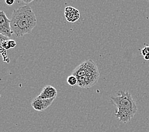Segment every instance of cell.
<instances>
[{"instance_id": "cell-9", "label": "cell", "mask_w": 149, "mask_h": 132, "mask_svg": "<svg viewBox=\"0 0 149 132\" xmlns=\"http://www.w3.org/2000/svg\"><path fill=\"white\" fill-rule=\"evenodd\" d=\"M9 39L10 38H6V37L3 36L0 34V55L2 56L3 61H4V62H6L7 63H9L10 62V60L8 58L7 52H6V50L2 47V44L5 41H8Z\"/></svg>"}, {"instance_id": "cell-3", "label": "cell", "mask_w": 149, "mask_h": 132, "mask_svg": "<svg viewBox=\"0 0 149 132\" xmlns=\"http://www.w3.org/2000/svg\"><path fill=\"white\" fill-rule=\"evenodd\" d=\"M97 74H100L99 70L96 64L93 60H86L85 62L77 67L72 72V75L77 77Z\"/></svg>"}, {"instance_id": "cell-13", "label": "cell", "mask_w": 149, "mask_h": 132, "mask_svg": "<svg viewBox=\"0 0 149 132\" xmlns=\"http://www.w3.org/2000/svg\"><path fill=\"white\" fill-rule=\"evenodd\" d=\"M8 43H9L10 46V48H15L16 46H17V43L14 40H13V39H10L8 41Z\"/></svg>"}, {"instance_id": "cell-8", "label": "cell", "mask_w": 149, "mask_h": 132, "mask_svg": "<svg viewBox=\"0 0 149 132\" xmlns=\"http://www.w3.org/2000/svg\"><path fill=\"white\" fill-rule=\"evenodd\" d=\"M64 15L66 20L69 22H77L80 18V13L79 10L72 6H68L65 8Z\"/></svg>"}, {"instance_id": "cell-12", "label": "cell", "mask_w": 149, "mask_h": 132, "mask_svg": "<svg viewBox=\"0 0 149 132\" xmlns=\"http://www.w3.org/2000/svg\"><path fill=\"white\" fill-rule=\"evenodd\" d=\"M10 40V39H9ZM5 41L2 44V47L3 48H4L5 50H10V45H9V43H8V41Z\"/></svg>"}, {"instance_id": "cell-11", "label": "cell", "mask_w": 149, "mask_h": 132, "mask_svg": "<svg viewBox=\"0 0 149 132\" xmlns=\"http://www.w3.org/2000/svg\"><path fill=\"white\" fill-rule=\"evenodd\" d=\"M141 52L142 55H143V57L147 55H148L149 54V46H147L144 47V48L141 50Z\"/></svg>"}, {"instance_id": "cell-16", "label": "cell", "mask_w": 149, "mask_h": 132, "mask_svg": "<svg viewBox=\"0 0 149 132\" xmlns=\"http://www.w3.org/2000/svg\"><path fill=\"white\" fill-rule=\"evenodd\" d=\"M143 57H144V59L146 60V61H148L149 60V54H148V55H147L144 56Z\"/></svg>"}, {"instance_id": "cell-4", "label": "cell", "mask_w": 149, "mask_h": 132, "mask_svg": "<svg viewBox=\"0 0 149 132\" xmlns=\"http://www.w3.org/2000/svg\"><path fill=\"white\" fill-rule=\"evenodd\" d=\"M0 34L8 38H10L13 34L10 26V20L3 10H0Z\"/></svg>"}, {"instance_id": "cell-15", "label": "cell", "mask_w": 149, "mask_h": 132, "mask_svg": "<svg viewBox=\"0 0 149 132\" xmlns=\"http://www.w3.org/2000/svg\"><path fill=\"white\" fill-rule=\"evenodd\" d=\"M33 1V0H30V1H21V2H23V3H26V4H27V5H28L29 3H32Z\"/></svg>"}, {"instance_id": "cell-6", "label": "cell", "mask_w": 149, "mask_h": 132, "mask_svg": "<svg viewBox=\"0 0 149 132\" xmlns=\"http://www.w3.org/2000/svg\"><path fill=\"white\" fill-rule=\"evenodd\" d=\"M54 100H55V99L47 100L40 99L36 97V99H35L32 101L31 106L35 111H43L47 109V108L51 106V104H52Z\"/></svg>"}, {"instance_id": "cell-1", "label": "cell", "mask_w": 149, "mask_h": 132, "mask_svg": "<svg viewBox=\"0 0 149 132\" xmlns=\"http://www.w3.org/2000/svg\"><path fill=\"white\" fill-rule=\"evenodd\" d=\"M36 26V15L29 5L20 6L13 10L10 19V26L13 34L17 38L30 34Z\"/></svg>"}, {"instance_id": "cell-7", "label": "cell", "mask_w": 149, "mask_h": 132, "mask_svg": "<svg viewBox=\"0 0 149 132\" xmlns=\"http://www.w3.org/2000/svg\"><path fill=\"white\" fill-rule=\"evenodd\" d=\"M57 95V90L52 86L47 85L43 88L42 92L37 97L40 99H56Z\"/></svg>"}, {"instance_id": "cell-10", "label": "cell", "mask_w": 149, "mask_h": 132, "mask_svg": "<svg viewBox=\"0 0 149 132\" xmlns=\"http://www.w3.org/2000/svg\"><path fill=\"white\" fill-rule=\"evenodd\" d=\"M77 82H78L77 77L76 76H74V75H72H72H70L68 77L67 83L71 86H75L76 84H77Z\"/></svg>"}, {"instance_id": "cell-14", "label": "cell", "mask_w": 149, "mask_h": 132, "mask_svg": "<svg viewBox=\"0 0 149 132\" xmlns=\"http://www.w3.org/2000/svg\"><path fill=\"white\" fill-rule=\"evenodd\" d=\"M5 2L8 6H12L14 4L15 1L14 0H5Z\"/></svg>"}, {"instance_id": "cell-5", "label": "cell", "mask_w": 149, "mask_h": 132, "mask_svg": "<svg viewBox=\"0 0 149 132\" xmlns=\"http://www.w3.org/2000/svg\"><path fill=\"white\" fill-rule=\"evenodd\" d=\"M99 78L100 74L77 77V85L82 88H89L94 85L97 82Z\"/></svg>"}, {"instance_id": "cell-2", "label": "cell", "mask_w": 149, "mask_h": 132, "mask_svg": "<svg viewBox=\"0 0 149 132\" xmlns=\"http://www.w3.org/2000/svg\"><path fill=\"white\" fill-rule=\"evenodd\" d=\"M117 96H111L110 99L116 105V116L124 123L130 122L138 111L136 104L128 91H118Z\"/></svg>"}]
</instances>
